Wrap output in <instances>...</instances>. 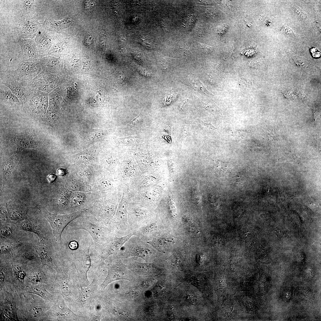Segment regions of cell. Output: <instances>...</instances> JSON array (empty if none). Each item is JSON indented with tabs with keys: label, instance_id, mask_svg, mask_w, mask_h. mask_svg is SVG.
Returning a JSON list of instances; mask_svg holds the SVG:
<instances>
[{
	"label": "cell",
	"instance_id": "obj_1",
	"mask_svg": "<svg viewBox=\"0 0 321 321\" xmlns=\"http://www.w3.org/2000/svg\"><path fill=\"white\" fill-rule=\"evenodd\" d=\"M73 229H82L87 232L94 242V257H97L104 250L109 242L116 236L113 229L108 227L94 216H82L70 224Z\"/></svg>",
	"mask_w": 321,
	"mask_h": 321
},
{
	"label": "cell",
	"instance_id": "obj_2",
	"mask_svg": "<svg viewBox=\"0 0 321 321\" xmlns=\"http://www.w3.org/2000/svg\"><path fill=\"white\" fill-rule=\"evenodd\" d=\"M153 248L147 242L134 235L124 244L117 254L121 258L135 257L147 261L153 256Z\"/></svg>",
	"mask_w": 321,
	"mask_h": 321
},
{
	"label": "cell",
	"instance_id": "obj_3",
	"mask_svg": "<svg viewBox=\"0 0 321 321\" xmlns=\"http://www.w3.org/2000/svg\"><path fill=\"white\" fill-rule=\"evenodd\" d=\"M89 208L64 215L52 214L47 210H42L44 216L51 227L53 237L55 242L60 246L61 235L65 227L76 218L82 216Z\"/></svg>",
	"mask_w": 321,
	"mask_h": 321
},
{
	"label": "cell",
	"instance_id": "obj_4",
	"mask_svg": "<svg viewBox=\"0 0 321 321\" xmlns=\"http://www.w3.org/2000/svg\"><path fill=\"white\" fill-rule=\"evenodd\" d=\"M111 255L106 259L107 260L106 265L108 273L105 280L100 285V289L102 291L114 281L121 280L130 281V272L129 268L122 261L121 258L117 254Z\"/></svg>",
	"mask_w": 321,
	"mask_h": 321
},
{
	"label": "cell",
	"instance_id": "obj_5",
	"mask_svg": "<svg viewBox=\"0 0 321 321\" xmlns=\"http://www.w3.org/2000/svg\"><path fill=\"white\" fill-rule=\"evenodd\" d=\"M128 221L130 232H136L139 229L152 221L149 209L129 202L128 207Z\"/></svg>",
	"mask_w": 321,
	"mask_h": 321
},
{
	"label": "cell",
	"instance_id": "obj_6",
	"mask_svg": "<svg viewBox=\"0 0 321 321\" xmlns=\"http://www.w3.org/2000/svg\"><path fill=\"white\" fill-rule=\"evenodd\" d=\"M129 201L123 196L119 202L111 227L116 236L119 237L125 236L130 233L128 221V207Z\"/></svg>",
	"mask_w": 321,
	"mask_h": 321
},
{
	"label": "cell",
	"instance_id": "obj_7",
	"mask_svg": "<svg viewBox=\"0 0 321 321\" xmlns=\"http://www.w3.org/2000/svg\"><path fill=\"white\" fill-rule=\"evenodd\" d=\"M119 203L117 200L113 199L99 203L92 208L93 216L111 228Z\"/></svg>",
	"mask_w": 321,
	"mask_h": 321
},
{
	"label": "cell",
	"instance_id": "obj_8",
	"mask_svg": "<svg viewBox=\"0 0 321 321\" xmlns=\"http://www.w3.org/2000/svg\"><path fill=\"white\" fill-rule=\"evenodd\" d=\"M40 59L22 62L18 66L13 76L18 80L28 84L42 72Z\"/></svg>",
	"mask_w": 321,
	"mask_h": 321
},
{
	"label": "cell",
	"instance_id": "obj_9",
	"mask_svg": "<svg viewBox=\"0 0 321 321\" xmlns=\"http://www.w3.org/2000/svg\"><path fill=\"white\" fill-rule=\"evenodd\" d=\"M134 233L130 232L127 235L120 237L116 236L114 237L108 243L105 248L96 258L100 265L103 264L105 260L109 256L117 254L119 251L124 244L132 236Z\"/></svg>",
	"mask_w": 321,
	"mask_h": 321
},
{
	"label": "cell",
	"instance_id": "obj_10",
	"mask_svg": "<svg viewBox=\"0 0 321 321\" xmlns=\"http://www.w3.org/2000/svg\"><path fill=\"white\" fill-rule=\"evenodd\" d=\"M21 46L19 58L23 62L33 61L40 57L35 41L32 38H23L19 41Z\"/></svg>",
	"mask_w": 321,
	"mask_h": 321
},
{
	"label": "cell",
	"instance_id": "obj_11",
	"mask_svg": "<svg viewBox=\"0 0 321 321\" xmlns=\"http://www.w3.org/2000/svg\"><path fill=\"white\" fill-rule=\"evenodd\" d=\"M51 311L54 317L59 320H77L82 318L71 311L62 298H59L55 302Z\"/></svg>",
	"mask_w": 321,
	"mask_h": 321
},
{
	"label": "cell",
	"instance_id": "obj_12",
	"mask_svg": "<svg viewBox=\"0 0 321 321\" xmlns=\"http://www.w3.org/2000/svg\"><path fill=\"white\" fill-rule=\"evenodd\" d=\"M7 77L2 85L8 87L19 100H25L29 89L28 84L18 80L13 75Z\"/></svg>",
	"mask_w": 321,
	"mask_h": 321
},
{
	"label": "cell",
	"instance_id": "obj_13",
	"mask_svg": "<svg viewBox=\"0 0 321 321\" xmlns=\"http://www.w3.org/2000/svg\"><path fill=\"white\" fill-rule=\"evenodd\" d=\"M39 244L36 248V251L41 260L42 265H47L57 268L58 263L53 256L52 249L49 248V247L45 240L43 239L40 240Z\"/></svg>",
	"mask_w": 321,
	"mask_h": 321
},
{
	"label": "cell",
	"instance_id": "obj_14",
	"mask_svg": "<svg viewBox=\"0 0 321 321\" xmlns=\"http://www.w3.org/2000/svg\"><path fill=\"white\" fill-rule=\"evenodd\" d=\"M17 309L12 296L8 294L1 307V320L6 321L18 320Z\"/></svg>",
	"mask_w": 321,
	"mask_h": 321
},
{
	"label": "cell",
	"instance_id": "obj_15",
	"mask_svg": "<svg viewBox=\"0 0 321 321\" xmlns=\"http://www.w3.org/2000/svg\"><path fill=\"white\" fill-rule=\"evenodd\" d=\"M19 24V31L23 38L32 39L40 30L39 24L32 19H26Z\"/></svg>",
	"mask_w": 321,
	"mask_h": 321
},
{
	"label": "cell",
	"instance_id": "obj_16",
	"mask_svg": "<svg viewBox=\"0 0 321 321\" xmlns=\"http://www.w3.org/2000/svg\"><path fill=\"white\" fill-rule=\"evenodd\" d=\"M35 41L38 47L40 58L47 56L50 50L52 40L46 30H40L37 35Z\"/></svg>",
	"mask_w": 321,
	"mask_h": 321
},
{
	"label": "cell",
	"instance_id": "obj_17",
	"mask_svg": "<svg viewBox=\"0 0 321 321\" xmlns=\"http://www.w3.org/2000/svg\"><path fill=\"white\" fill-rule=\"evenodd\" d=\"M161 232H159L158 224L152 221L139 229L135 232V235L146 242H148Z\"/></svg>",
	"mask_w": 321,
	"mask_h": 321
},
{
	"label": "cell",
	"instance_id": "obj_18",
	"mask_svg": "<svg viewBox=\"0 0 321 321\" xmlns=\"http://www.w3.org/2000/svg\"><path fill=\"white\" fill-rule=\"evenodd\" d=\"M174 241L173 238L169 235L162 232L151 241L147 242L158 251L164 252L173 245Z\"/></svg>",
	"mask_w": 321,
	"mask_h": 321
},
{
	"label": "cell",
	"instance_id": "obj_19",
	"mask_svg": "<svg viewBox=\"0 0 321 321\" xmlns=\"http://www.w3.org/2000/svg\"><path fill=\"white\" fill-rule=\"evenodd\" d=\"M80 285L81 288L80 295L77 299L78 302L84 305L89 303L95 293L97 289V280L95 278L92 282L86 288L82 287L80 278H79Z\"/></svg>",
	"mask_w": 321,
	"mask_h": 321
},
{
	"label": "cell",
	"instance_id": "obj_20",
	"mask_svg": "<svg viewBox=\"0 0 321 321\" xmlns=\"http://www.w3.org/2000/svg\"><path fill=\"white\" fill-rule=\"evenodd\" d=\"M17 146V152L28 148H37L40 146V142L34 138L30 136H19L15 139Z\"/></svg>",
	"mask_w": 321,
	"mask_h": 321
},
{
	"label": "cell",
	"instance_id": "obj_21",
	"mask_svg": "<svg viewBox=\"0 0 321 321\" xmlns=\"http://www.w3.org/2000/svg\"><path fill=\"white\" fill-rule=\"evenodd\" d=\"M97 152L94 148H91L72 156L73 160L82 163H90L97 159Z\"/></svg>",
	"mask_w": 321,
	"mask_h": 321
},
{
	"label": "cell",
	"instance_id": "obj_22",
	"mask_svg": "<svg viewBox=\"0 0 321 321\" xmlns=\"http://www.w3.org/2000/svg\"><path fill=\"white\" fill-rule=\"evenodd\" d=\"M93 243H89L85 246V248H82L81 251L82 258L81 262L82 268L81 274L83 275L86 280L88 281L87 273L89 270L91 266V259L89 255V249Z\"/></svg>",
	"mask_w": 321,
	"mask_h": 321
},
{
	"label": "cell",
	"instance_id": "obj_23",
	"mask_svg": "<svg viewBox=\"0 0 321 321\" xmlns=\"http://www.w3.org/2000/svg\"><path fill=\"white\" fill-rule=\"evenodd\" d=\"M17 159L16 155H12L4 163L2 166L3 181L2 191L9 180V177L15 166Z\"/></svg>",
	"mask_w": 321,
	"mask_h": 321
},
{
	"label": "cell",
	"instance_id": "obj_24",
	"mask_svg": "<svg viewBox=\"0 0 321 321\" xmlns=\"http://www.w3.org/2000/svg\"><path fill=\"white\" fill-rule=\"evenodd\" d=\"M26 292L27 293L38 295L46 300H51L53 299V296L46 290L42 284L31 285Z\"/></svg>",
	"mask_w": 321,
	"mask_h": 321
},
{
	"label": "cell",
	"instance_id": "obj_25",
	"mask_svg": "<svg viewBox=\"0 0 321 321\" xmlns=\"http://www.w3.org/2000/svg\"><path fill=\"white\" fill-rule=\"evenodd\" d=\"M130 267L136 273L139 274H148L154 269V267L152 263H143L135 261L131 263Z\"/></svg>",
	"mask_w": 321,
	"mask_h": 321
},
{
	"label": "cell",
	"instance_id": "obj_26",
	"mask_svg": "<svg viewBox=\"0 0 321 321\" xmlns=\"http://www.w3.org/2000/svg\"><path fill=\"white\" fill-rule=\"evenodd\" d=\"M107 134V131L102 129H93L87 133L88 143L90 144L103 139Z\"/></svg>",
	"mask_w": 321,
	"mask_h": 321
},
{
	"label": "cell",
	"instance_id": "obj_27",
	"mask_svg": "<svg viewBox=\"0 0 321 321\" xmlns=\"http://www.w3.org/2000/svg\"><path fill=\"white\" fill-rule=\"evenodd\" d=\"M28 280L32 285L43 284L46 281V276L42 269H38L30 273L28 277Z\"/></svg>",
	"mask_w": 321,
	"mask_h": 321
},
{
	"label": "cell",
	"instance_id": "obj_28",
	"mask_svg": "<svg viewBox=\"0 0 321 321\" xmlns=\"http://www.w3.org/2000/svg\"><path fill=\"white\" fill-rule=\"evenodd\" d=\"M17 226L21 229L34 233L39 237L40 240L44 238L43 234L30 221L27 220H23L18 224Z\"/></svg>",
	"mask_w": 321,
	"mask_h": 321
},
{
	"label": "cell",
	"instance_id": "obj_29",
	"mask_svg": "<svg viewBox=\"0 0 321 321\" xmlns=\"http://www.w3.org/2000/svg\"><path fill=\"white\" fill-rule=\"evenodd\" d=\"M44 307L39 305H33L26 309L25 315L26 319L34 320L40 317L44 312Z\"/></svg>",
	"mask_w": 321,
	"mask_h": 321
},
{
	"label": "cell",
	"instance_id": "obj_30",
	"mask_svg": "<svg viewBox=\"0 0 321 321\" xmlns=\"http://www.w3.org/2000/svg\"><path fill=\"white\" fill-rule=\"evenodd\" d=\"M13 272L16 280L20 284H24V279L26 275L22 267L19 265L14 264L12 265Z\"/></svg>",
	"mask_w": 321,
	"mask_h": 321
},
{
	"label": "cell",
	"instance_id": "obj_31",
	"mask_svg": "<svg viewBox=\"0 0 321 321\" xmlns=\"http://www.w3.org/2000/svg\"><path fill=\"white\" fill-rule=\"evenodd\" d=\"M214 167L215 171L220 175H225L229 172L231 166L229 163L216 160L214 162Z\"/></svg>",
	"mask_w": 321,
	"mask_h": 321
},
{
	"label": "cell",
	"instance_id": "obj_32",
	"mask_svg": "<svg viewBox=\"0 0 321 321\" xmlns=\"http://www.w3.org/2000/svg\"><path fill=\"white\" fill-rule=\"evenodd\" d=\"M139 179L138 187L140 190L145 189L150 187L155 181V178L151 175L145 174Z\"/></svg>",
	"mask_w": 321,
	"mask_h": 321
},
{
	"label": "cell",
	"instance_id": "obj_33",
	"mask_svg": "<svg viewBox=\"0 0 321 321\" xmlns=\"http://www.w3.org/2000/svg\"><path fill=\"white\" fill-rule=\"evenodd\" d=\"M58 283L62 293L65 296L70 295L71 288L68 278L63 275L60 278Z\"/></svg>",
	"mask_w": 321,
	"mask_h": 321
},
{
	"label": "cell",
	"instance_id": "obj_34",
	"mask_svg": "<svg viewBox=\"0 0 321 321\" xmlns=\"http://www.w3.org/2000/svg\"><path fill=\"white\" fill-rule=\"evenodd\" d=\"M0 89L1 97L3 100L15 103L19 101L18 98L12 93L9 88L7 89L1 87Z\"/></svg>",
	"mask_w": 321,
	"mask_h": 321
},
{
	"label": "cell",
	"instance_id": "obj_35",
	"mask_svg": "<svg viewBox=\"0 0 321 321\" xmlns=\"http://www.w3.org/2000/svg\"><path fill=\"white\" fill-rule=\"evenodd\" d=\"M201 103L203 107L209 111L213 114L222 116L224 115L225 112L219 109L215 105H211L202 102Z\"/></svg>",
	"mask_w": 321,
	"mask_h": 321
},
{
	"label": "cell",
	"instance_id": "obj_36",
	"mask_svg": "<svg viewBox=\"0 0 321 321\" xmlns=\"http://www.w3.org/2000/svg\"><path fill=\"white\" fill-rule=\"evenodd\" d=\"M123 174L125 177L131 178L136 176L138 173L136 167L132 163H130L126 166Z\"/></svg>",
	"mask_w": 321,
	"mask_h": 321
},
{
	"label": "cell",
	"instance_id": "obj_37",
	"mask_svg": "<svg viewBox=\"0 0 321 321\" xmlns=\"http://www.w3.org/2000/svg\"><path fill=\"white\" fill-rule=\"evenodd\" d=\"M71 17H68L64 20L59 21H53L52 24L56 29H63L68 27L71 23L73 19Z\"/></svg>",
	"mask_w": 321,
	"mask_h": 321
},
{
	"label": "cell",
	"instance_id": "obj_38",
	"mask_svg": "<svg viewBox=\"0 0 321 321\" xmlns=\"http://www.w3.org/2000/svg\"><path fill=\"white\" fill-rule=\"evenodd\" d=\"M18 245L14 243H2L0 245V253L1 254H8L11 252Z\"/></svg>",
	"mask_w": 321,
	"mask_h": 321
},
{
	"label": "cell",
	"instance_id": "obj_39",
	"mask_svg": "<svg viewBox=\"0 0 321 321\" xmlns=\"http://www.w3.org/2000/svg\"><path fill=\"white\" fill-rule=\"evenodd\" d=\"M98 184L100 188L104 191L111 190L113 187L112 183L109 180L106 178L100 179Z\"/></svg>",
	"mask_w": 321,
	"mask_h": 321
},
{
	"label": "cell",
	"instance_id": "obj_40",
	"mask_svg": "<svg viewBox=\"0 0 321 321\" xmlns=\"http://www.w3.org/2000/svg\"><path fill=\"white\" fill-rule=\"evenodd\" d=\"M12 232V229L10 226H2L0 229V237L1 239H4L10 236Z\"/></svg>",
	"mask_w": 321,
	"mask_h": 321
},
{
	"label": "cell",
	"instance_id": "obj_41",
	"mask_svg": "<svg viewBox=\"0 0 321 321\" xmlns=\"http://www.w3.org/2000/svg\"><path fill=\"white\" fill-rule=\"evenodd\" d=\"M198 122L202 129L207 131L212 132L214 131L216 128L210 123H205L199 119L197 120Z\"/></svg>",
	"mask_w": 321,
	"mask_h": 321
},
{
	"label": "cell",
	"instance_id": "obj_42",
	"mask_svg": "<svg viewBox=\"0 0 321 321\" xmlns=\"http://www.w3.org/2000/svg\"><path fill=\"white\" fill-rule=\"evenodd\" d=\"M9 217L11 220L15 221H20L23 219L22 214L17 211L10 212L9 214Z\"/></svg>",
	"mask_w": 321,
	"mask_h": 321
},
{
	"label": "cell",
	"instance_id": "obj_43",
	"mask_svg": "<svg viewBox=\"0 0 321 321\" xmlns=\"http://www.w3.org/2000/svg\"><path fill=\"white\" fill-rule=\"evenodd\" d=\"M180 136L182 140L187 137L191 136L189 132L188 125L185 124L182 127L181 130Z\"/></svg>",
	"mask_w": 321,
	"mask_h": 321
},
{
	"label": "cell",
	"instance_id": "obj_44",
	"mask_svg": "<svg viewBox=\"0 0 321 321\" xmlns=\"http://www.w3.org/2000/svg\"><path fill=\"white\" fill-rule=\"evenodd\" d=\"M193 191L191 193V197L193 199L195 200V202H199L201 200V194L200 191L197 187L194 188Z\"/></svg>",
	"mask_w": 321,
	"mask_h": 321
},
{
	"label": "cell",
	"instance_id": "obj_45",
	"mask_svg": "<svg viewBox=\"0 0 321 321\" xmlns=\"http://www.w3.org/2000/svg\"><path fill=\"white\" fill-rule=\"evenodd\" d=\"M121 141L123 143L126 144H133L136 140V138L132 136L120 138Z\"/></svg>",
	"mask_w": 321,
	"mask_h": 321
},
{
	"label": "cell",
	"instance_id": "obj_46",
	"mask_svg": "<svg viewBox=\"0 0 321 321\" xmlns=\"http://www.w3.org/2000/svg\"><path fill=\"white\" fill-rule=\"evenodd\" d=\"M106 36L104 33H101L99 38V46L101 49H103L106 46Z\"/></svg>",
	"mask_w": 321,
	"mask_h": 321
},
{
	"label": "cell",
	"instance_id": "obj_47",
	"mask_svg": "<svg viewBox=\"0 0 321 321\" xmlns=\"http://www.w3.org/2000/svg\"><path fill=\"white\" fill-rule=\"evenodd\" d=\"M246 177L242 175H237L235 179L237 184L239 185H243L246 183Z\"/></svg>",
	"mask_w": 321,
	"mask_h": 321
},
{
	"label": "cell",
	"instance_id": "obj_48",
	"mask_svg": "<svg viewBox=\"0 0 321 321\" xmlns=\"http://www.w3.org/2000/svg\"><path fill=\"white\" fill-rule=\"evenodd\" d=\"M294 12L297 15L303 19L306 18V14L302 10L297 6H294L293 7Z\"/></svg>",
	"mask_w": 321,
	"mask_h": 321
},
{
	"label": "cell",
	"instance_id": "obj_49",
	"mask_svg": "<svg viewBox=\"0 0 321 321\" xmlns=\"http://www.w3.org/2000/svg\"><path fill=\"white\" fill-rule=\"evenodd\" d=\"M34 1L33 0H25L23 1V6L24 9L26 10H29L32 8L34 4Z\"/></svg>",
	"mask_w": 321,
	"mask_h": 321
},
{
	"label": "cell",
	"instance_id": "obj_50",
	"mask_svg": "<svg viewBox=\"0 0 321 321\" xmlns=\"http://www.w3.org/2000/svg\"><path fill=\"white\" fill-rule=\"evenodd\" d=\"M114 312L116 314L121 317H126L127 315L126 311L119 308H115L114 309Z\"/></svg>",
	"mask_w": 321,
	"mask_h": 321
},
{
	"label": "cell",
	"instance_id": "obj_51",
	"mask_svg": "<svg viewBox=\"0 0 321 321\" xmlns=\"http://www.w3.org/2000/svg\"><path fill=\"white\" fill-rule=\"evenodd\" d=\"M6 272L4 269L1 267L0 271V286L1 287L4 284L5 280H6Z\"/></svg>",
	"mask_w": 321,
	"mask_h": 321
},
{
	"label": "cell",
	"instance_id": "obj_52",
	"mask_svg": "<svg viewBox=\"0 0 321 321\" xmlns=\"http://www.w3.org/2000/svg\"><path fill=\"white\" fill-rule=\"evenodd\" d=\"M141 119V116L139 115L129 123L127 126L131 127H134L139 123Z\"/></svg>",
	"mask_w": 321,
	"mask_h": 321
},
{
	"label": "cell",
	"instance_id": "obj_53",
	"mask_svg": "<svg viewBox=\"0 0 321 321\" xmlns=\"http://www.w3.org/2000/svg\"><path fill=\"white\" fill-rule=\"evenodd\" d=\"M125 75L122 71L118 72L116 75V80L117 83H121L125 78Z\"/></svg>",
	"mask_w": 321,
	"mask_h": 321
},
{
	"label": "cell",
	"instance_id": "obj_54",
	"mask_svg": "<svg viewBox=\"0 0 321 321\" xmlns=\"http://www.w3.org/2000/svg\"><path fill=\"white\" fill-rule=\"evenodd\" d=\"M282 31L284 34L289 36H294L295 34L292 30L289 27L285 26L282 29Z\"/></svg>",
	"mask_w": 321,
	"mask_h": 321
},
{
	"label": "cell",
	"instance_id": "obj_55",
	"mask_svg": "<svg viewBox=\"0 0 321 321\" xmlns=\"http://www.w3.org/2000/svg\"><path fill=\"white\" fill-rule=\"evenodd\" d=\"M94 39V37L92 35H89L87 36L85 38L84 41V45L86 46H89L91 45Z\"/></svg>",
	"mask_w": 321,
	"mask_h": 321
},
{
	"label": "cell",
	"instance_id": "obj_56",
	"mask_svg": "<svg viewBox=\"0 0 321 321\" xmlns=\"http://www.w3.org/2000/svg\"><path fill=\"white\" fill-rule=\"evenodd\" d=\"M23 256L25 259L29 260H32L36 257L35 254L29 252L25 253L23 254Z\"/></svg>",
	"mask_w": 321,
	"mask_h": 321
},
{
	"label": "cell",
	"instance_id": "obj_57",
	"mask_svg": "<svg viewBox=\"0 0 321 321\" xmlns=\"http://www.w3.org/2000/svg\"><path fill=\"white\" fill-rule=\"evenodd\" d=\"M125 295L131 299H135L139 296V293L137 291H132L128 292L125 293Z\"/></svg>",
	"mask_w": 321,
	"mask_h": 321
},
{
	"label": "cell",
	"instance_id": "obj_58",
	"mask_svg": "<svg viewBox=\"0 0 321 321\" xmlns=\"http://www.w3.org/2000/svg\"><path fill=\"white\" fill-rule=\"evenodd\" d=\"M57 176L54 174L52 173L49 174L46 178L48 179L50 183H52L54 182L56 179Z\"/></svg>",
	"mask_w": 321,
	"mask_h": 321
},
{
	"label": "cell",
	"instance_id": "obj_59",
	"mask_svg": "<svg viewBox=\"0 0 321 321\" xmlns=\"http://www.w3.org/2000/svg\"><path fill=\"white\" fill-rule=\"evenodd\" d=\"M57 174L60 176H63L66 174V171L65 169L60 168L57 170Z\"/></svg>",
	"mask_w": 321,
	"mask_h": 321
},
{
	"label": "cell",
	"instance_id": "obj_60",
	"mask_svg": "<svg viewBox=\"0 0 321 321\" xmlns=\"http://www.w3.org/2000/svg\"><path fill=\"white\" fill-rule=\"evenodd\" d=\"M125 37L122 35H120L118 37V41L120 43H123L126 40Z\"/></svg>",
	"mask_w": 321,
	"mask_h": 321
},
{
	"label": "cell",
	"instance_id": "obj_61",
	"mask_svg": "<svg viewBox=\"0 0 321 321\" xmlns=\"http://www.w3.org/2000/svg\"><path fill=\"white\" fill-rule=\"evenodd\" d=\"M188 99H184L180 103L179 107L180 110L183 109V108L185 105V104L188 102Z\"/></svg>",
	"mask_w": 321,
	"mask_h": 321
}]
</instances>
